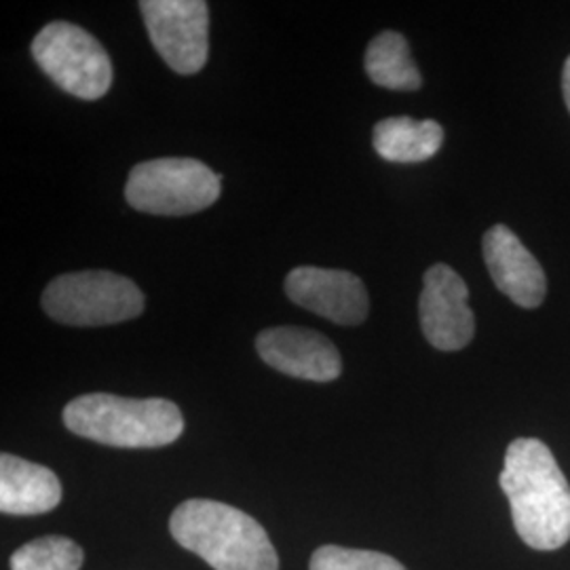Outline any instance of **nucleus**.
I'll return each mask as SVG.
<instances>
[{"label": "nucleus", "mask_w": 570, "mask_h": 570, "mask_svg": "<svg viewBox=\"0 0 570 570\" xmlns=\"http://www.w3.org/2000/svg\"><path fill=\"white\" fill-rule=\"evenodd\" d=\"M311 570H406L395 558L381 551L348 550L324 546L311 556Z\"/></svg>", "instance_id": "dca6fc26"}, {"label": "nucleus", "mask_w": 570, "mask_h": 570, "mask_svg": "<svg viewBox=\"0 0 570 570\" xmlns=\"http://www.w3.org/2000/svg\"><path fill=\"white\" fill-rule=\"evenodd\" d=\"M374 150L391 164H423L444 142V129L435 121L391 117L374 127Z\"/></svg>", "instance_id": "ddd939ff"}, {"label": "nucleus", "mask_w": 570, "mask_h": 570, "mask_svg": "<svg viewBox=\"0 0 570 570\" xmlns=\"http://www.w3.org/2000/svg\"><path fill=\"white\" fill-rule=\"evenodd\" d=\"M63 425L112 449H161L183 435L184 419L180 407L161 397L87 393L63 407Z\"/></svg>", "instance_id": "7ed1b4c3"}, {"label": "nucleus", "mask_w": 570, "mask_h": 570, "mask_svg": "<svg viewBox=\"0 0 570 570\" xmlns=\"http://www.w3.org/2000/svg\"><path fill=\"white\" fill-rule=\"evenodd\" d=\"M171 537L216 570H279L266 530L245 511L209 499H190L169 520Z\"/></svg>", "instance_id": "f03ea898"}, {"label": "nucleus", "mask_w": 570, "mask_h": 570, "mask_svg": "<svg viewBox=\"0 0 570 570\" xmlns=\"http://www.w3.org/2000/svg\"><path fill=\"white\" fill-rule=\"evenodd\" d=\"M256 351L268 366L303 381L330 383L343 372L338 348L306 327H268L258 334Z\"/></svg>", "instance_id": "9d476101"}, {"label": "nucleus", "mask_w": 570, "mask_h": 570, "mask_svg": "<svg viewBox=\"0 0 570 570\" xmlns=\"http://www.w3.org/2000/svg\"><path fill=\"white\" fill-rule=\"evenodd\" d=\"M285 294L338 326H360L367 317V292L362 279L348 271L298 266L285 277Z\"/></svg>", "instance_id": "1a4fd4ad"}, {"label": "nucleus", "mask_w": 570, "mask_h": 570, "mask_svg": "<svg viewBox=\"0 0 570 570\" xmlns=\"http://www.w3.org/2000/svg\"><path fill=\"white\" fill-rule=\"evenodd\" d=\"M11 570H79L82 550L66 537L35 539L11 556Z\"/></svg>", "instance_id": "2eb2a0df"}, {"label": "nucleus", "mask_w": 570, "mask_h": 570, "mask_svg": "<svg viewBox=\"0 0 570 570\" xmlns=\"http://www.w3.org/2000/svg\"><path fill=\"white\" fill-rule=\"evenodd\" d=\"M366 72L370 81L391 91H416L423 79L400 32H381L367 45Z\"/></svg>", "instance_id": "4468645a"}, {"label": "nucleus", "mask_w": 570, "mask_h": 570, "mask_svg": "<svg viewBox=\"0 0 570 570\" xmlns=\"http://www.w3.org/2000/svg\"><path fill=\"white\" fill-rule=\"evenodd\" d=\"M61 501L60 478L51 469L16 454L0 456V511L7 515H39Z\"/></svg>", "instance_id": "f8f14e48"}, {"label": "nucleus", "mask_w": 570, "mask_h": 570, "mask_svg": "<svg viewBox=\"0 0 570 570\" xmlns=\"http://www.w3.org/2000/svg\"><path fill=\"white\" fill-rule=\"evenodd\" d=\"M148 37L165 63L178 75H195L209 51V9L204 0H144Z\"/></svg>", "instance_id": "0eeeda50"}, {"label": "nucleus", "mask_w": 570, "mask_h": 570, "mask_svg": "<svg viewBox=\"0 0 570 570\" xmlns=\"http://www.w3.org/2000/svg\"><path fill=\"white\" fill-rule=\"evenodd\" d=\"M125 197L144 214L188 216L218 202L220 176L197 159H153L131 169Z\"/></svg>", "instance_id": "39448f33"}, {"label": "nucleus", "mask_w": 570, "mask_h": 570, "mask_svg": "<svg viewBox=\"0 0 570 570\" xmlns=\"http://www.w3.org/2000/svg\"><path fill=\"white\" fill-rule=\"evenodd\" d=\"M463 277L449 265H433L423 277L419 317L429 345L440 351H461L473 341L475 317L468 305Z\"/></svg>", "instance_id": "6e6552de"}, {"label": "nucleus", "mask_w": 570, "mask_h": 570, "mask_svg": "<svg viewBox=\"0 0 570 570\" xmlns=\"http://www.w3.org/2000/svg\"><path fill=\"white\" fill-rule=\"evenodd\" d=\"M499 484L510 499L513 529L529 548L553 551L569 543V480L541 440L511 442Z\"/></svg>", "instance_id": "f257e3e1"}, {"label": "nucleus", "mask_w": 570, "mask_h": 570, "mask_svg": "<svg viewBox=\"0 0 570 570\" xmlns=\"http://www.w3.org/2000/svg\"><path fill=\"white\" fill-rule=\"evenodd\" d=\"M45 313L63 326H112L140 317L144 294L131 279L110 271L56 277L42 292Z\"/></svg>", "instance_id": "20e7f679"}, {"label": "nucleus", "mask_w": 570, "mask_h": 570, "mask_svg": "<svg viewBox=\"0 0 570 570\" xmlns=\"http://www.w3.org/2000/svg\"><path fill=\"white\" fill-rule=\"evenodd\" d=\"M482 249L492 282L515 305L537 308L546 301V273L511 228L492 226L484 235Z\"/></svg>", "instance_id": "9b49d317"}, {"label": "nucleus", "mask_w": 570, "mask_h": 570, "mask_svg": "<svg viewBox=\"0 0 570 570\" xmlns=\"http://www.w3.org/2000/svg\"><path fill=\"white\" fill-rule=\"evenodd\" d=\"M562 91H564V102L570 112V58L564 63V72H562Z\"/></svg>", "instance_id": "f3484780"}, {"label": "nucleus", "mask_w": 570, "mask_h": 570, "mask_svg": "<svg viewBox=\"0 0 570 570\" xmlns=\"http://www.w3.org/2000/svg\"><path fill=\"white\" fill-rule=\"evenodd\" d=\"M32 58L51 81L79 100H100L112 87L110 56L75 23H47L32 41Z\"/></svg>", "instance_id": "423d86ee"}]
</instances>
